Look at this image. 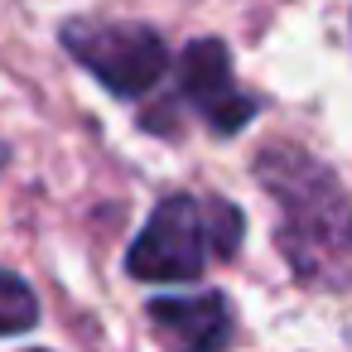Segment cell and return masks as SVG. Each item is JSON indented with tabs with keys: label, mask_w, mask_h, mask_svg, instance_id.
Masks as SVG:
<instances>
[{
	"label": "cell",
	"mask_w": 352,
	"mask_h": 352,
	"mask_svg": "<svg viewBox=\"0 0 352 352\" xmlns=\"http://www.w3.org/2000/svg\"><path fill=\"white\" fill-rule=\"evenodd\" d=\"M68 58L87 68L116 102H140L169 73V44L140 20H68L58 30Z\"/></svg>",
	"instance_id": "cell-4"
},
{
	"label": "cell",
	"mask_w": 352,
	"mask_h": 352,
	"mask_svg": "<svg viewBox=\"0 0 352 352\" xmlns=\"http://www.w3.org/2000/svg\"><path fill=\"white\" fill-rule=\"evenodd\" d=\"M145 318L164 352H227L236 342V314L222 289L155 294L145 304Z\"/></svg>",
	"instance_id": "cell-5"
},
{
	"label": "cell",
	"mask_w": 352,
	"mask_h": 352,
	"mask_svg": "<svg viewBox=\"0 0 352 352\" xmlns=\"http://www.w3.org/2000/svg\"><path fill=\"white\" fill-rule=\"evenodd\" d=\"M193 111L217 140H232L236 131H246L261 116V97L246 92L232 73V54L222 39H193L184 44L179 63H174V92L150 107L140 116V126L150 135H179V116Z\"/></svg>",
	"instance_id": "cell-3"
},
{
	"label": "cell",
	"mask_w": 352,
	"mask_h": 352,
	"mask_svg": "<svg viewBox=\"0 0 352 352\" xmlns=\"http://www.w3.org/2000/svg\"><path fill=\"white\" fill-rule=\"evenodd\" d=\"M39 323V299L34 289L25 285V275L15 270H0V338H10V333H25Z\"/></svg>",
	"instance_id": "cell-6"
},
{
	"label": "cell",
	"mask_w": 352,
	"mask_h": 352,
	"mask_svg": "<svg viewBox=\"0 0 352 352\" xmlns=\"http://www.w3.org/2000/svg\"><path fill=\"white\" fill-rule=\"evenodd\" d=\"M256 184L275 203V251L309 289L352 285V193L304 145L270 140L251 160Z\"/></svg>",
	"instance_id": "cell-1"
},
{
	"label": "cell",
	"mask_w": 352,
	"mask_h": 352,
	"mask_svg": "<svg viewBox=\"0 0 352 352\" xmlns=\"http://www.w3.org/2000/svg\"><path fill=\"white\" fill-rule=\"evenodd\" d=\"M246 236V217L232 198L164 193L126 251V275L145 285L203 280L212 261H232Z\"/></svg>",
	"instance_id": "cell-2"
}]
</instances>
